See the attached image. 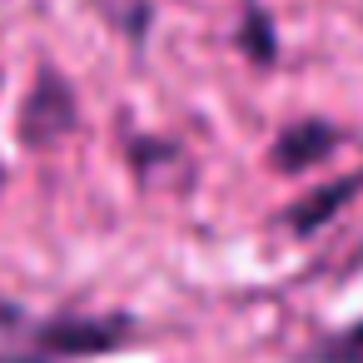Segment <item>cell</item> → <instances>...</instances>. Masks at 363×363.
Here are the masks:
<instances>
[{
	"instance_id": "obj_7",
	"label": "cell",
	"mask_w": 363,
	"mask_h": 363,
	"mask_svg": "<svg viewBox=\"0 0 363 363\" xmlns=\"http://www.w3.org/2000/svg\"><path fill=\"white\" fill-rule=\"evenodd\" d=\"M0 184H6V164H0Z\"/></svg>"
},
{
	"instance_id": "obj_2",
	"label": "cell",
	"mask_w": 363,
	"mask_h": 363,
	"mask_svg": "<svg viewBox=\"0 0 363 363\" xmlns=\"http://www.w3.org/2000/svg\"><path fill=\"white\" fill-rule=\"evenodd\" d=\"M70 125H75V95H70V85H65L55 70H45V75L35 80V90H30V100H26L21 130H26L30 145H50V140H60Z\"/></svg>"
},
{
	"instance_id": "obj_4",
	"label": "cell",
	"mask_w": 363,
	"mask_h": 363,
	"mask_svg": "<svg viewBox=\"0 0 363 363\" xmlns=\"http://www.w3.org/2000/svg\"><path fill=\"white\" fill-rule=\"evenodd\" d=\"M358 184H363V174H348V179H338L333 189H318V199H308V204L294 209V229H298V234H313V229H318V224L348 199V189H358Z\"/></svg>"
},
{
	"instance_id": "obj_6",
	"label": "cell",
	"mask_w": 363,
	"mask_h": 363,
	"mask_svg": "<svg viewBox=\"0 0 363 363\" xmlns=\"http://www.w3.org/2000/svg\"><path fill=\"white\" fill-rule=\"evenodd\" d=\"M313 363H363V318L318 338L313 343Z\"/></svg>"
},
{
	"instance_id": "obj_3",
	"label": "cell",
	"mask_w": 363,
	"mask_h": 363,
	"mask_svg": "<svg viewBox=\"0 0 363 363\" xmlns=\"http://www.w3.org/2000/svg\"><path fill=\"white\" fill-rule=\"evenodd\" d=\"M333 145H338V130H328L323 120H298V125H289V130L274 140V164H279V169H308V164H318Z\"/></svg>"
},
{
	"instance_id": "obj_5",
	"label": "cell",
	"mask_w": 363,
	"mask_h": 363,
	"mask_svg": "<svg viewBox=\"0 0 363 363\" xmlns=\"http://www.w3.org/2000/svg\"><path fill=\"white\" fill-rule=\"evenodd\" d=\"M239 45H244V55H249L254 65H274V55H279V40H274V21H269L259 6H249V16H244V30H239Z\"/></svg>"
},
{
	"instance_id": "obj_1",
	"label": "cell",
	"mask_w": 363,
	"mask_h": 363,
	"mask_svg": "<svg viewBox=\"0 0 363 363\" xmlns=\"http://www.w3.org/2000/svg\"><path fill=\"white\" fill-rule=\"evenodd\" d=\"M135 333L130 313H60L50 323L26 328V348L6 363H55V358H95L120 348Z\"/></svg>"
}]
</instances>
